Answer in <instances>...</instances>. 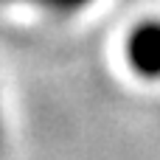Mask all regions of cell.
Here are the masks:
<instances>
[{"label": "cell", "mask_w": 160, "mask_h": 160, "mask_svg": "<svg viewBox=\"0 0 160 160\" xmlns=\"http://www.w3.org/2000/svg\"><path fill=\"white\" fill-rule=\"evenodd\" d=\"M0 3H28V6H37V8H45L51 14H76L82 8H87L93 0H0Z\"/></svg>", "instance_id": "obj_2"}, {"label": "cell", "mask_w": 160, "mask_h": 160, "mask_svg": "<svg viewBox=\"0 0 160 160\" xmlns=\"http://www.w3.org/2000/svg\"><path fill=\"white\" fill-rule=\"evenodd\" d=\"M127 62L141 79H160V20H143L129 31Z\"/></svg>", "instance_id": "obj_1"}, {"label": "cell", "mask_w": 160, "mask_h": 160, "mask_svg": "<svg viewBox=\"0 0 160 160\" xmlns=\"http://www.w3.org/2000/svg\"><path fill=\"white\" fill-rule=\"evenodd\" d=\"M3 141H6V132H3V118H0V152H3Z\"/></svg>", "instance_id": "obj_3"}]
</instances>
